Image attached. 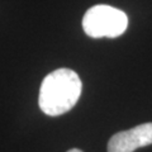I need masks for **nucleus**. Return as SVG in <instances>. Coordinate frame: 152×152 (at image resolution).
Instances as JSON below:
<instances>
[{
    "label": "nucleus",
    "mask_w": 152,
    "mask_h": 152,
    "mask_svg": "<svg viewBox=\"0 0 152 152\" xmlns=\"http://www.w3.org/2000/svg\"><path fill=\"white\" fill-rule=\"evenodd\" d=\"M83 83L80 76L70 69H57L43 79L41 84V110L50 117H57L71 110L81 94Z\"/></svg>",
    "instance_id": "f257e3e1"
},
{
    "label": "nucleus",
    "mask_w": 152,
    "mask_h": 152,
    "mask_svg": "<svg viewBox=\"0 0 152 152\" xmlns=\"http://www.w3.org/2000/svg\"><path fill=\"white\" fill-rule=\"evenodd\" d=\"M128 27L124 12L110 5H94L83 18L84 32L91 38H115L122 36Z\"/></svg>",
    "instance_id": "f03ea898"
},
{
    "label": "nucleus",
    "mask_w": 152,
    "mask_h": 152,
    "mask_svg": "<svg viewBox=\"0 0 152 152\" xmlns=\"http://www.w3.org/2000/svg\"><path fill=\"white\" fill-rule=\"evenodd\" d=\"M152 145V123H143L128 131L115 133L108 142V152H134Z\"/></svg>",
    "instance_id": "7ed1b4c3"
},
{
    "label": "nucleus",
    "mask_w": 152,
    "mask_h": 152,
    "mask_svg": "<svg viewBox=\"0 0 152 152\" xmlns=\"http://www.w3.org/2000/svg\"><path fill=\"white\" fill-rule=\"evenodd\" d=\"M67 152H83V151L79 150V148H71V150H69Z\"/></svg>",
    "instance_id": "20e7f679"
}]
</instances>
